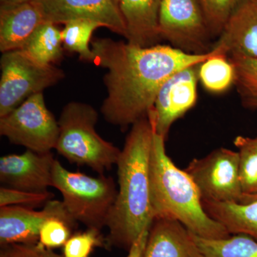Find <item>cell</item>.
Instances as JSON below:
<instances>
[{"label": "cell", "mask_w": 257, "mask_h": 257, "mask_svg": "<svg viewBox=\"0 0 257 257\" xmlns=\"http://www.w3.org/2000/svg\"><path fill=\"white\" fill-rule=\"evenodd\" d=\"M91 48L92 63L106 69L103 80L107 96L101 114L121 130L148 114L161 87L172 75L214 56L226 55L218 47L192 54L170 45L143 47L110 38H94Z\"/></svg>", "instance_id": "obj_1"}, {"label": "cell", "mask_w": 257, "mask_h": 257, "mask_svg": "<svg viewBox=\"0 0 257 257\" xmlns=\"http://www.w3.org/2000/svg\"><path fill=\"white\" fill-rule=\"evenodd\" d=\"M155 126L151 115L132 125L117 167V195L108 219L109 246L130 249L154 219L150 201V165Z\"/></svg>", "instance_id": "obj_2"}, {"label": "cell", "mask_w": 257, "mask_h": 257, "mask_svg": "<svg viewBox=\"0 0 257 257\" xmlns=\"http://www.w3.org/2000/svg\"><path fill=\"white\" fill-rule=\"evenodd\" d=\"M150 201L153 219L178 221L190 232L208 239L229 237L227 229L204 210L199 189L167 155L165 140L154 135L150 165Z\"/></svg>", "instance_id": "obj_3"}, {"label": "cell", "mask_w": 257, "mask_h": 257, "mask_svg": "<svg viewBox=\"0 0 257 257\" xmlns=\"http://www.w3.org/2000/svg\"><path fill=\"white\" fill-rule=\"evenodd\" d=\"M98 112L86 103L71 101L58 119V140L55 150L70 163L87 166L104 175L116 165L121 150L106 141L96 131Z\"/></svg>", "instance_id": "obj_4"}, {"label": "cell", "mask_w": 257, "mask_h": 257, "mask_svg": "<svg viewBox=\"0 0 257 257\" xmlns=\"http://www.w3.org/2000/svg\"><path fill=\"white\" fill-rule=\"evenodd\" d=\"M52 182V187L62 194L64 207L74 220L87 229L98 231L106 226L118 192L112 177L71 172L56 160Z\"/></svg>", "instance_id": "obj_5"}, {"label": "cell", "mask_w": 257, "mask_h": 257, "mask_svg": "<svg viewBox=\"0 0 257 257\" xmlns=\"http://www.w3.org/2000/svg\"><path fill=\"white\" fill-rule=\"evenodd\" d=\"M0 68V117L65 77L62 69L54 64L41 63L21 50L3 53Z\"/></svg>", "instance_id": "obj_6"}, {"label": "cell", "mask_w": 257, "mask_h": 257, "mask_svg": "<svg viewBox=\"0 0 257 257\" xmlns=\"http://www.w3.org/2000/svg\"><path fill=\"white\" fill-rule=\"evenodd\" d=\"M58 120L45 104L43 92L28 98L9 114L0 117V135L10 143L32 151L47 153L55 149Z\"/></svg>", "instance_id": "obj_7"}, {"label": "cell", "mask_w": 257, "mask_h": 257, "mask_svg": "<svg viewBox=\"0 0 257 257\" xmlns=\"http://www.w3.org/2000/svg\"><path fill=\"white\" fill-rule=\"evenodd\" d=\"M199 189L202 200L241 204L239 152L226 148L194 159L184 170Z\"/></svg>", "instance_id": "obj_8"}, {"label": "cell", "mask_w": 257, "mask_h": 257, "mask_svg": "<svg viewBox=\"0 0 257 257\" xmlns=\"http://www.w3.org/2000/svg\"><path fill=\"white\" fill-rule=\"evenodd\" d=\"M162 39L192 54L210 52L212 35L199 0H162L160 13Z\"/></svg>", "instance_id": "obj_9"}, {"label": "cell", "mask_w": 257, "mask_h": 257, "mask_svg": "<svg viewBox=\"0 0 257 257\" xmlns=\"http://www.w3.org/2000/svg\"><path fill=\"white\" fill-rule=\"evenodd\" d=\"M199 66L179 71L167 79L157 94L153 108L149 111L155 133L165 140L172 124L197 102Z\"/></svg>", "instance_id": "obj_10"}, {"label": "cell", "mask_w": 257, "mask_h": 257, "mask_svg": "<svg viewBox=\"0 0 257 257\" xmlns=\"http://www.w3.org/2000/svg\"><path fill=\"white\" fill-rule=\"evenodd\" d=\"M46 22L59 25L77 20L95 22L111 31L126 36V27L114 0H34Z\"/></svg>", "instance_id": "obj_11"}, {"label": "cell", "mask_w": 257, "mask_h": 257, "mask_svg": "<svg viewBox=\"0 0 257 257\" xmlns=\"http://www.w3.org/2000/svg\"><path fill=\"white\" fill-rule=\"evenodd\" d=\"M53 217L75 221L62 201L51 199L41 211L23 206L0 207V245L38 243L42 225Z\"/></svg>", "instance_id": "obj_12"}, {"label": "cell", "mask_w": 257, "mask_h": 257, "mask_svg": "<svg viewBox=\"0 0 257 257\" xmlns=\"http://www.w3.org/2000/svg\"><path fill=\"white\" fill-rule=\"evenodd\" d=\"M55 159L52 152L40 153L27 150L20 155L0 158V182L10 188L45 193L52 187Z\"/></svg>", "instance_id": "obj_13"}, {"label": "cell", "mask_w": 257, "mask_h": 257, "mask_svg": "<svg viewBox=\"0 0 257 257\" xmlns=\"http://www.w3.org/2000/svg\"><path fill=\"white\" fill-rule=\"evenodd\" d=\"M215 47L227 57L257 60V0H243L230 16Z\"/></svg>", "instance_id": "obj_14"}, {"label": "cell", "mask_w": 257, "mask_h": 257, "mask_svg": "<svg viewBox=\"0 0 257 257\" xmlns=\"http://www.w3.org/2000/svg\"><path fill=\"white\" fill-rule=\"evenodd\" d=\"M143 257H205L192 232L175 219H154Z\"/></svg>", "instance_id": "obj_15"}, {"label": "cell", "mask_w": 257, "mask_h": 257, "mask_svg": "<svg viewBox=\"0 0 257 257\" xmlns=\"http://www.w3.org/2000/svg\"><path fill=\"white\" fill-rule=\"evenodd\" d=\"M45 18L36 2L0 5V51L21 50Z\"/></svg>", "instance_id": "obj_16"}, {"label": "cell", "mask_w": 257, "mask_h": 257, "mask_svg": "<svg viewBox=\"0 0 257 257\" xmlns=\"http://www.w3.org/2000/svg\"><path fill=\"white\" fill-rule=\"evenodd\" d=\"M162 0H119L118 6L126 27L128 43L147 47L158 45Z\"/></svg>", "instance_id": "obj_17"}, {"label": "cell", "mask_w": 257, "mask_h": 257, "mask_svg": "<svg viewBox=\"0 0 257 257\" xmlns=\"http://www.w3.org/2000/svg\"><path fill=\"white\" fill-rule=\"evenodd\" d=\"M204 210L230 234H245L257 241V199L247 204L202 200Z\"/></svg>", "instance_id": "obj_18"}, {"label": "cell", "mask_w": 257, "mask_h": 257, "mask_svg": "<svg viewBox=\"0 0 257 257\" xmlns=\"http://www.w3.org/2000/svg\"><path fill=\"white\" fill-rule=\"evenodd\" d=\"M64 50L62 30L50 22L42 23L21 49L38 62L54 65L62 60Z\"/></svg>", "instance_id": "obj_19"}, {"label": "cell", "mask_w": 257, "mask_h": 257, "mask_svg": "<svg viewBox=\"0 0 257 257\" xmlns=\"http://www.w3.org/2000/svg\"><path fill=\"white\" fill-rule=\"evenodd\" d=\"M193 236L205 257H257V241L247 235L231 234L222 239Z\"/></svg>", "instance_id": "obj_20"}, {"label": "cell", "mask_w": 257, "mask_h": 257, "mask_svg": "<svg viewBox=\"0 0 257 257\" xmlns=\"http://www.w3.org/2000/svg\"><path fill=\"white\" fill-rule=\"evenodd\" d=\"M234 144L239 150V178L243 194L241 204H247L257 196V137L237 136Z\"/></svg>", "instance_id": "obj_21"}, {"label": "cell", "mask_w": 257, "mask_h": 257, "mask_svg": "<svg viewBox=\"0 0 257 257\" xmlns=\"http://www.w3.org/2000/svg\"><path fill=\"white\" fill-rule=\"evenodd\" d=\"M99 28H103L102 25L87 20H73L66 23L62 30L64 50L78 54L82 61L92 62V34Z\"/></svg>", "instance_id": "obj_22"}, {"label": "cell", "mask_w": 257, "mask_h": 257, "mask_svg": "<svg viewBox=\"0 0 257 257\" xmlns=\"http://www.w3.org/2000/svg\"><path fill=\"white\" fill-rule=\"evenodd\" d=\"M198 75L203 86L211 92H224L234 84V66L224 55L214 56L202 62Z\"/></svg>", "instance_id": "obj_23"}, {"label": "cell", "mask_w": 257, "mask_h": 257, "mask_svg": "<svg viewBox=\"0 0 257 257\" xmlns=\"http://www.w3.org/2000/svg\"><path fill=\"white\" fill-rule=\"evenodd\" d=\"M235 71L234 84L243 106L257 108V60L244 57H228Z\"/></svg>", "instance_id": "obj_24"}, {"label": "cell", "mask_w": 257, "mask_h": 257, "mask_svg": "<svg viewBox=\"0 0 257 257\" xmlns=\"http://www.w3.org/2000/svg\"><path fill=\"white\" fill-rule=\"evenodd\" d=\"M213 37H219L230 16L243 0H199Z\"/></svg>", "instance_id": "obj_25"}, {"label": "cell", "mask_w": 257, "mask_h": 257, "mask_svg": "<svg viewBox=\"0 0 257 257\" xmlns=\"http://www.w3.org/2000/svg\"><path fill=\"white\" fill-rule=\"evenodd\" d=\"M76 223L77 221L60 217L47 219L40 229L38 243L51 249L64 246L72 236Z\"/></svg>", "instance_id": "obj_26"}, {"label": "cell", "mask_w": 257, "mask_h": 257, "mask_svg": "<svg viewBox=\"0 0 257 257\" xmlns=\"http://www.w3.org/2000/svg\"><path fill=\"white\" fill-rule=\"evenodd\" d=\"M101 231L87 229L84 232L72 235L63 246L64 257H89L93 249L104 245L105 239Z\"/></svg>", "instance_id": "obj_27"}, {"label": "cell", "mask_w": 257, "mask_h": 257, "mask_svg": "<svg viewBox=\"0 0 257 257\" xmlns=\"http://www.w3.org/2000/svg\"><path fill=\"white\" fill-rule=\"evenodd\" d=\"M54 197L53 193H37L20 189L1 187L0 188V207L6 206L30 207L46 204Z\"/></svg>", "instance_id": "obj_28"}, {"label": "cell", "mask_w": 257, "mask_h": 257, "mask_svg": "<svg viewBox=\"0 0 257 257\" xmlns=\"http://www.w3.org/2000/svg\"><path fill=\"white\" fill-rule=\"evenodd\" d=\"M0 257H64L37 243H13L1 246Z\"/></svg>", "instance_id": "obj_29"}, {"label": "cell", "mask_w": 257, "mask_h": 257, "mask_svg": "<svg viewBox=\"0 0 257 257\" xmlns=\"http://www.w3.org/2000/svg\"><path fill=\"white\" fill-rule=\"evenodd\" d=\"M150 228L146 229L143 231L136 241L132 245L131 247L128 250V253L126 257H143L145 252V247L148 239L149 233Z\"/></svg>", "instance_id": "obj_30"}, {"label": "cell", "mask_w": 257, "mask_h": 257, "mask_svg": "<svg viewBox=\"0 0 257 257\" xmlns=\"http://www.w3.org/2000/svg\"><path fill=\"white\" fill-rule=\"evenodd\" d=\"M29 1L32 0H0V5H15Z\"/></svg>", "instance_id": "obj_31"}, {"label": "cell", "mask_w": 257, "mask_h": 257, "mask_svg": "<svg viewBox=\"0 0 257 257\" xmlns=\"http://www.w3.org/2000/svg\"><path fill=\"white\" fill-rule=\"evenodd\" d=\"M256 199H257V196L256 197L254 198V199H253V201L256 200ZM253 201H252V202H253Z\"/></svg>", "instance_id": "obj_32"}, {"label": "cell", "mask_w": 257, "mask_h": 257, "mask_svg": "<svg viewBox=\"0 0 257 257\" xmlns=\"http://www.w3.org/2000/svg\"><path fill=\"white\" fill-rule=\"evenodd\" d=\"M114 1L116 2V3L118 4V1H119V0H114Z\"/></svg>", "instance_id": "obj_33"}]
</instances>
